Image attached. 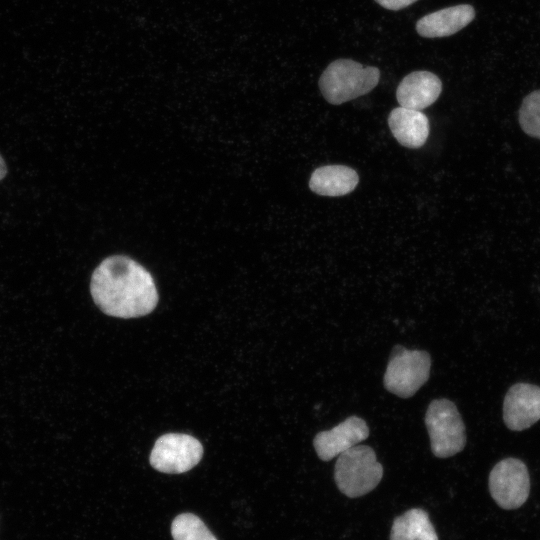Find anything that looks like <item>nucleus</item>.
Returning a JSON list of instances; mask_svg holds the SVG:
<instances>
[{
	"label": "nucleus",
	"instance_id": "obj_15",
	"mask_svg": "<svg viewBox=\"0 0 540 540\" xmlns=\"http://www.w3.org/2000/svg\"><path fill=\"white\" fill-rule=\"evenodd\" d=\"M173 540H217L204 522L192 513H182L171 524Z\"/></svg>",
	"mask_w": 540,
	"mask_h": 540
},
{
	"label": "nucleus",
	"instance_id": "obj_17",
	"mask_svg": "<svg viewBox=\"0 0 540 540\" xmlns=\"http://www.w3.org/2000/svg\"><path fill=\"white\" fill-rule=\"evenodd\" d=\"M417 0H375L380 6L385 9L397 11L408 7L415 3Z\"/></svg>",
	"mask_w": 540,
	"mask_h": 540
},
{
	"label": "nucleus",
	"instance_id": "obj_18",
	"mask_svg": "<svg viewBox=\"0 0 540 540\" xmlns=\"http://www.w3.org/2000/svg\"><path fill=\"white\" fill-rule=\"evenodd\" d=\"M7 174V167L6 164L0 155V181L6 176Z\"/></svg>",
	"mask_w": 540,
	"mask_h": 540
},
{
	"label": "nucleus",
	"instance_id": "obj_1",
	"mask_svg": "<svg viewBox=\"0 0 540 540\" xmlns=\"http://www.w3.org/2000/svg\"><path fill=\"white\" fill-rule=\"evenodd\" d=\"M90 292L102 312L119 318L147 315L158 303L151 274L136 261L120 255L106 258L94 270Z\"/></svg>",
	"mask_w": 540,
	"mask_h": 540
},
{
	"label": "nucleus",
	"instance_id": "obj_7",
	"mask_svg": "<svg viewBox=\"0 0 540 540\" xmlns=\"http://www.w3.org/2000/svg\"><path fill=\"white\" fill-rule=\"evenodd\" d=\"M489 491L503 509L522 506L530 492V478L524 462L509 457L496 463L489 474Z\"/></svg>",
	"mask_w": 540,
	"mask_h": 540
},
{
	"label": "nucleus",
	"instance_id": "obj_5",
	"mask_svg": "<svg viewBox=\"0 0 540 540\" xmlns=\"http://www.w3.org/2000/svg\"><path fill=\"white\" fill-rule=\"evenodd\" d=\"M430 369L431 358L426 351L396 345L384 374V387L401 398L412 397L429 379Z\"/></svg>",
	"mask_w": 540,
	"mask_h": 540
},
{
	"label": "nucleus",
	"instance_id": "obj_13",
	"mask_svg": "<svg viewBox=\"0 0 540 540\" xmlns=\"http://www.w3.org/2000/svg\"><path fill=\"white\" fill-rule=\"evenodd\" d=\"M359 182L357 172L344 165L317 168L309 180L310 189L322 196H343L352 192Z\"/></svg>",
	"mask_w": 540,
	"mask_h": 540
},
{
	"label": "nucleus",
	"instance_id": "obj_14",
	"mask_svg": "<svg viewBox=\"0 0 540 540\" xmlns=\"http://www.w3.org/2000/svg\"><path fill=\"white\" fill-rule=\"evenodd\" d=\"M390 540H438L426 511L413 508L395 518Z\"/></svg>",
	"mask_w": 540,
	"mask_h": 540
},
{
	"label": "nucleus",
	"instance_id": "obj_6",
	"mask_svg": "<svg viewBox=\"0 0 540 540\" xmlns=\"http://www.w3.org/2000/svg\"><path fill=\"white\" fill-rule=\"evenodd\" d=\"M202 455L203 447L196 438L188 434L168 433L156 440L150 464L160 472L180 474L195 467Z\"/></svg>",
	"mask_w": 540,
	"mask_h": 540
},
{
	"label": "nucleus",
	"instance_id": "obj_3",
	"mask_svg": "<svg viewBox=\"0 0 540 540\" xmlns=\"http://www.w3.org/2000/svg\"><path fill=\"white\" fill-rule=\"evenodd\" d=\"M383 477V467L374 450L367 445H355L341 453L335 463L334 479L347 497L356 498L372 491Z\"/></svg>",
	"mask_w": 540,
	"mask_h": 540
},
{
	"label": "nucleus",
	"instance_id": "obj_12",
	"mask_svg": "<svg viewBox=\"0 0 540 540\" xmlns=\"http://www.w3.org/2000/svg\"><path fill=\"white\" fill-rule=\"evenodd\" d=\"M388 125L396 140L407 148H420L429 136V120L418 110L394 108L388 116Z\"/></svg>",
	"mask_w": 540,
	"mask_h": 540
},
{
	"label": "nucleus",
	"instance_id": "obj_11",
	"mask_svg": "<svg viewBox=\"0 0 540 540\" xmlns=\"http://www.w3.org/2000/svg\"><path fill=\"white\" fill-rule=\"evenodd\" d=\"M475 18L469 4H459L429 13L416 22L417 33L425 38L451 36L466 27Z\"/></svg>",
	"mask_w": 540,
	"mask_h": 540
},
{
	"label": "nucleus",
	"instance_id": "obj_2",
	"mask_svg": "<svg viewBox=\"0 0 540 540\" xmlns=\"http://www.w3.org/2000/svg\"><path fill=\"white\" fill-rule=\"evenodd\" d=\"M379 79L377 67H365L351 59H337L321 74L319 88L327 102L340 105L369 93Z\"/></svg>",
	"mask_w": 540,
	"mask_h": 540
},
{
	"label": "nucleus",
	"instance_id": "obj_9",
	"mask_svg": "<svg viewBox=\"0 0 540 540\" xmlns=\"http://www.w3.org/2000/svg\"><path fill=\"white\" fill-rule=\"evenodd\" d=\"M368 436L367 423L360 417L350 416L332 429L317 433L313 446L321 460L330 461Z\"/></svg>",
	"mask_w": 540,
	"mask_h": 540
},
{
	"label": "nucleus",
	"instance_id": "obj_16",
	"mask_svg": "<svg viewBox=\"0 0 540 540\" xmlns=\"http://www.w3.org/2000/svg\"><path fill=\"white\" fill-rule=\"evenodd\" d=\"M519 123L526 134L540 139V90L533 91L523 99Z\"/></svg>",
	"mask_w": 540,
	"mask_h": 540
},
{
	"label": "nucleus",
	"instance_id": "obj_8",
	"mask_svg": "<svg viewBox=\"0 0 540 540\" xmlns=\"http://www.w3.org/2000/svg\"><path fill=\"white\" fill-rule=\"evenodd\" d=\"M540 419V387L516 383L507 391L503 402V420L508 429L522 431Z\"/></svg>",
	"mask_w": 540,
	"mask_h": 540
},
{
	"label": "nucleus",
	"instance_id": "obj_4",
	"mask_svg": "<svg viewBox=\"0 0 540 540\" xmlns=\"http://www.w3.org/2000/svg\"><path fill=\"white\" fill-rule=\"evenodd\" d=\"M432 453L438 458L451 457L466 445L465 425L456 405L448 399L433 400L425 414Z\"/></svg>",
	"mask_w": 540,
	"mask_h": 540
},
{
	"label": "nucleus",
	"instance_id": "obj_10",
	"mask_svg": "<svg viewBox=\"0 0 540 540\" xmlns=\"http://www.w3.org/2000/svg\"><path fill=\"white\" fill-rule=\"evenodd\" d=\"M442 82L430 71H414L399 83L396 98L401 107L421 111L440 96Z\"/></svg>",
	"mask_w": 540,
	"mask_h": 540
}]
</instances>
